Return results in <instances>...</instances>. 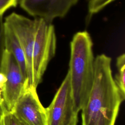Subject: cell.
<instances>
[{
	"instance_id": "cell-5",
	"label": "cell",
	"mask_w": 125,
	"mask_h": 125,
	"mask_svg": "<svg viewBox=\"0 0 125 125\" xmlns=\"http://www.w3.org/2000/svg\"><path fill=\"white\" fill-rule=\"evenodd\" d=\"M0 71L6 77L2 94L3 103L6 109L11 111L21 95L27 88V83L15 58L5 49L0 64Z\"/></svg>"
},
{
	"instance_id": "cell-2",
	"label": "cell",
	"mask_w": 125,
	"mask_h": 125,
	"mask_svg": "<svg viewBox=\"0 0 125 125\" xmlns=\"http://www.w3.org/2000/svg\"><path fill=\"white\" fill-rule=\"evenodd\" d=\"M111 59L104 55L94 60V78L87 101L81 110L82 125H114L123 101L112 75Z\"/></svg>"
},
{
	"instance_id": "cell-12",
	"label": "cell",
	"mask_w": 125,
	"mask_h": 125,
	"mask_svg": "<svg viewBox=\"0 0 125 125\" xmlns=\"http://www.w3.org/2000/svg\"><path fill=\"white\" fill-rule=\"evenodd\" d=\"M4 50V22L3 15H0V64Z\"/></svg>"
},
{
	"instance_id": "cell-6",
	"label": "cell",
	"mask_w": 125,
	"mask_h": 125,
	"mask_svg": "<svg viewBox=\"0 0 125 125\" xmlns=\"http://www.w3.org/2000/svg\"><path fill=\"white\" fill-rule=\"evenodd\" d=\"M11 111L28 125H47L45 108L41 103L35 88H27Z\"/></svg>"
},
{
	"instance_id": "cell-15",
	"label": "cell",
	"mask_w": 125,
	"mask_h": 125,
	"mask_svg": "<svg viewBox=\"0 0 125 125\" xmlns=\"http://www.w3.org/2000/svg\"><path fill=\"white\" fill-rule=\"evenodd\" d=\"M6 82V77L4 74L0 71V95L2 94V92Z\"/></svg>"
},
{
	"instance_id": "cell-11",
	"label": "cell",
	"mask_w": 125,
	"mask_h": 125,
	"mask_svg": "<svg viewBox=\"0 0 125 125\" xmlns=\"http://www.w3.org/2000/svg\"><path fill=\"white\" fill-rule=\"evenodd\" d=\"M3 125H28L18 119L11 111L5 110L2 118Z\"/></svg>"
},
{
	"instance_id": "cell-3",
	"label": "cell",
	"mask_w": 125,
	"mask_h": 125,
	"mask_svg": "<svg viewBox=\"0 0 125 125\" xmlns=\"http://www.w3.org/2000/svg\"><path fill=\"white\" fill-rule=\"evenodd\" d=\"M93 43L85 31L76 33L70 42L69 68L72 95L76 111L82 109L90 92L94 78Z\"/></svg>"
},
{
	"instance_id": "cell-9",
	"label": "cell",
	"mask_w": 125,
	"mask_h": 125,
	"mask_svg": "<svg viewBox=\"0 0 125 125\" xmlns=\"http://www.w3.org/2000/svg\"><path fill=\"white\" fill-rule=\"evenodd\" d=\"M116 65L118 73L115 76V83L122 100L125 99V55L123 54L117 58Z\"/></svg>"
},
{
	"instance_id": "cell-8",
	"label": "cell",
	"mask_w": 125,
	"mask_h": 125,
	"mask_svg": "<svg viewBox=\"0 0 125 125\" xmlns=\"http://www.w3.org/2000/svg\"><path fill=\"white\" fill-rule=\"evenodd\" d=\"M4 49L10 53L18 63L27 83L26 62L22 47L11 28L4 23Z\"/></svg>"
},
{
	"instance_id": "cell-1",
	"label": "cell",
	"mask_w": 125,
	"mask_h": 125,
	"mask_svg": "<svg viewBox=\"0 0 125 125\" xmlns=\"http://www.w3.org/2000/svg\"><path fill=\"white\" fill-rule=\"evenodd\" d=\"M4 23L16 36L26 62L27 88H37L50 61L55 55L56 36L53 25L42 19L31 20L15 12Z\"/></svg>"
},
{
	"instance_id": "cell-4",
	"label": "cell",
	"mask_w": 125,
	"mask_h": 125,
	"mask_svg": "<svg viewBox=\"0 0 125 125\" xmlns=\"http://www.w3.org/2000/svg\"><path fill=\"white\" fill-rule=\"evenodd\" d=\"M45 111L47 125H77L78 113L75 108L68 72Z\"/></svg>"
},
{
	"instance_id": "cell-7",
	"label": "cell",
	"mask_w": 125,
	"mask_h": 125,
	"mask_svg": "<svg viewBox=\"0 0 125 125\" xmlns=\"http://www.w3.org/2000/svg\"><path fill=\"white\" fill-rule=\"evenodd\" d=\"M78 0H20L21 7L35 18L51 23L56 18H63Z\"/></svg>"
},
{
	"instance_id": "cell-14",
	"label": "cell",
	"mask_w": 125,
	"mask_h": 125,
	"mask_svg": "<svg viewBox=\"0 0 125 125\" xmlns=\"http://www.w3.org/2000/svg\"><path fill=\"white\" fill-rule=\"evenodd\" d=\"M6 108L3 103L2 95H0V125H3L2 118L4 112Z\"/></svg>"
},
{
	"instance_id": "cell-13",
	"label": "cell",
	"mask_w": 125,
	"mask_h": 125,
	"mask_svg": "<svg viewBox=\"0 0 125 125\" xmlns=\"http://www.w3.org/2000/svg\"><path fill=\"white\" fill-rule=\"evenodd\" d=\"M17 3L18 0H0V15H3L9 8L16 7Z\"/></svg>"
},
{
	"instance_id": "cell-10",
	"label": "cell",
	"mask_w": 125,
	"mask_h": 125,
	"mask_svg": "<svg viewBox=\"0 0 125 125\" xmlns=\"http://www.w3.org/2000/svg\"><path fill=\"white\" fill-rule=\"evenodd\" d=\"M114 0H89L88 12L90 14H96Z\"/></svg>"
}]
</instances>
